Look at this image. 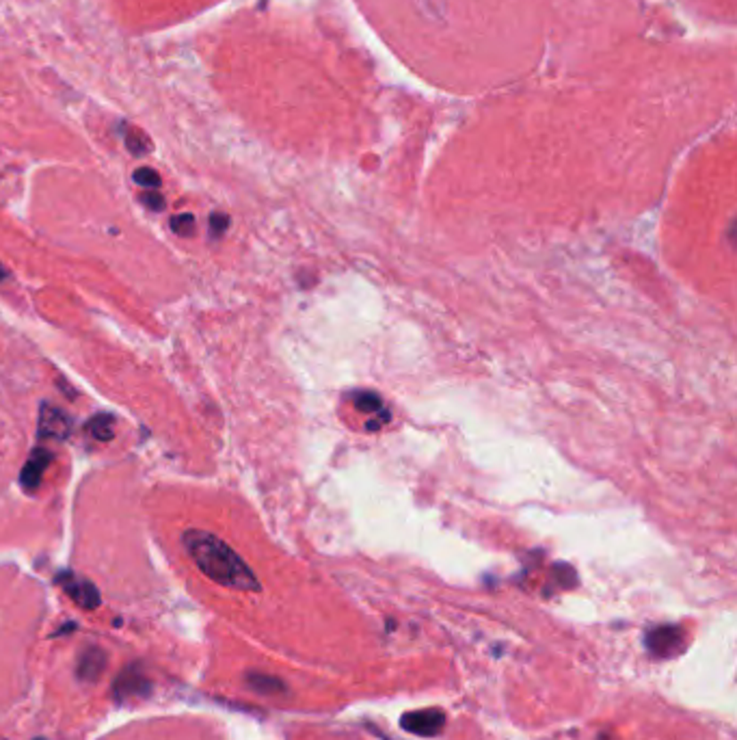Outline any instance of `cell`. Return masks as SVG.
Returning a JSON list of instances; mask_svg holds the SVG:
<instances>
[{"label": "cell", "instance_id": "1", "mask_svg": "<svg viewBox=\"0 0 737 740\" xmlns=\"http://www.w3.org/2000/svg\"><path fill=\"white\" fill-rule=\"evenodd\" d=\"M182 544L192 563L217 585L236 591H260L262 585L251 567L221 537L201 529H188Z\"/></svg>", "mask_w": 737, "mask_h": 740}, {"label": "cell", "instance_id": "2", "mask_svg": "<svg viewBox=\"0 0 737 740\" xmlns=\"http://www.w3.org/2000/svg\"><path fill=\"white\" fill-rule=\"evenodd\" d=\"M54 580H57V585L65 591V596L72 597L80 608L95 611V608L100 606L102 597H100L98 587H95L91 580H87V578L76 576L74 571H61Z\"/></svg>", "mask_w": 737, "mask_h": 740}, {"label": "cell", "instance_id": "3", "mask_svg": "<svg viewBox=\"0 0 737 740\" xmlns=\"http://www.w3.org/2000/svg\"><path fill=\"white\" fill-rule=\"evenodd\" d=\"M72 433V418L57 407V405L42 403L39 407V420H37V435L42 440H57V442H65Z\"/></svg>", "mask_w": 737, "mask_h": 740}, {"label": "cell", "instance_id": "4", "mask_svg": "<svg viewBox=\"0 0 737 740\" xmlns=\"http://www.w3.org/2000/svg\"><path fill=\"white\" fill-rule=\"evenodd\" d=\"M685 645V635L679 626H658L647 635V650L658 658H670Z\"/></svg>", "mask_w": 737, "mask_h": 740}, {"label": "cell", "instance_id": "5", "mask_svg": "<svg viewBox=\"0 0 737 740\" xmlns=\"http://www.w3.org/2000/svg\"><path fill=\"white\" fill-rule=\"evenodd\" d=\"M446 714L437 708H424V711L406 712L403 719H400V726L406 732L415 734V736H437V734L444 729Z\"/></svg>", "mask_w": 737, "mask_h": 740}, {"label": "cell", "instance_id": "6", "mask_svg": "<svg viewBox=\"0 0 737 740\" xmlns=\"http://www.w3.org/2000/svg\"><path fill=\"white\" fill-rule=\"evenodd\" d=\"M53 464V453L48 448H35L20 473V483L27 491H35L42 485L44 473Z\"/></svg>", "mask_w": 737, "mask_h": 740}, {"label": "cell", "instance_id": "7", "mask_svg": "<svg viewBox=\"0 0 737 740\" xmlns=\"http://www.w3.org/2000/svg\"><path fill=\"white\" fill-rule=\"evenodd\" d=\"M106 654L100 647H87L78 658L76 665V676L83 682H98L106 669Z\"/></svg>", "mask_w": 737, "mask_h": 740}, {"label": "cell", "instance_id": "8", "mask_svg": "<svg viewBox=\"0 0 737 740\" xmlns=\"http://www.w3.org/2000/svg\"><path fill=\"white\" fill-rule=\"evenodd\" d=\"M150 688H151V684L147 682L145 678L141 676V673H136V671H132V669H128V671H124L119 678H117L113 691H115L117 702H128V699H132V697L147 695V693H150Z\"/></svg>", "mask_w": 737, "mask_h": 740}, {"label": "cell", "instance_id": "9", "mask_svg": "<svg viewBox=\"0 0 737 740\" xmlns=\"http://www.w3.org/2000/svg\"><path fill=\"white\" fill-rule=\"evenodd\" d=\"M87 431L98 442H111L115 438V418L109 414H98L87 423Z\"/></svg>", "mask_w": 737, "mask_h": 740}, {"label": "cell", "instance_id": "10", "mask_svg": "<svg viewBox=\"0 0 737 740\" xmlns=\"http://www.w3.org/2000/svg\"><path fill=\"white\" fill-rule=\"evenodd\" d=\"M247 684L256 693H262V695H277V693H283V688H286L282 680L266 676V673H249Z\"/></svg>", "mask_w": 737, "mask_h": 740}, {"label": "cell", "instance_id": "11", "mask_svg": "<svg viewBox=\"0 0 737 740\" xmlns=\"http://www.w3.org/2000/svg\"><path fill=\"white\" fill-rule=\"evenodd\" d=\"M126 145H128V150L135 156H145L147 152L151 150L147 136L143 133H139V130H128V133H126Z\"/></svg>", "mask_w": 737, "mask_h": 740}, {"label": "cell", "instance_id": "12", "mask_svg": "<svg viewBox=\"0 0 737 740\" xmlns=\"http://www.w3.org/2000/svg\"><path fill=\"white\" fill-rule=\"evenodd\" d=\"M171 230L176 232L177 236L186 238L195 234V217L191 212H184V215H177L171 219Z\"/></svg>", "mask_w": 737, "mask_h": 740}, {"label": "cell", "instance_id": "13", "mask_svg": "<svg viewBox=\"0 0 737 740\" xmlns=\"http://www.w3.org/2000/svg\"><path fill=\"white\" fill-rule=\"evenodd\" d=\"M132 178H135L136 185L145 186V189H159L160 182H162L159 171H154L151 167H139V169L135 171V176H132Z\"/></svg>", "mask_w": 737, "mask_h": 740}, {"label": "cell", "instance_id": "14", "mask_svg": "<svg viewBox=\"0 0 737 740\" xmlns=\"http://www.w3.org/2000/svg\"><path fill=\"white\" fill-rule=\"evenodd\" d=\"M139 201L145 208H150L151 212H162L167 208V200L160 195L159 191H145V193H141Z\"/></svg>", "mask_w": 737, "mask_h": 740}, {"label": "cell", "instance_id": "15", "mask_svg": "<svg viewBox=\"0 0 737 740\" xmlns=\"http://www.w3.org/2000/svg\"><path fill=\"white\" fill-rule=\"evenodd\" d=\"M355 407L362 409V412H376V409H381V399L370 392H362L355 397Z\"/></svg>", "mask_w": 737, "mask_h": 740}, {"label": "cell", "instance_id": "16", "mask_svg": "<svg viewBox=\"0 0 737 740\" xmlns=\"http://www.w3.org/2000/svg\"><path fill=\"white\" fill-rule=\"evenodd\" d=\"M208 223H210L212 236L218 238V236L223 234V232L227 230V226H230V219H227V215H221V212H215V215H210V219H208Z\"/></svg>", "mask_w": 737, "mask_h": 740}, {"label": "cell", "instance_id": "17", "mask_svg": "<svg viewBox=\"0 0 737 740\" xmlns=\"http://www.w3.org/2000/svg\"><path fill=\"white\" fill-rule=\"evenodd\" d=\"M4 277H7V271H4V268H3V265H0V282H3V280H4Z\"/></svg>", "mask_w": 737, "mask_h": 740}]
</instances>
